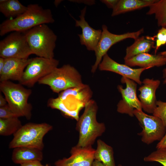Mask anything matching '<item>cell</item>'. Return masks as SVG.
I'll use <instances>...</instances> for the list:
<instances>
[{
	"label": "cell",
	"instance_id": "obj_2",
	"mask_svg": "<svg viewBox=\"0 0 166 166\" xmlns=\"http://www.w3.org/2000/svg\"><path fill=\"white\" fill-rule=\"evenodd\" d=\"M84 108L83 113L77 121L76 127L79 133L76 145L81 147L92 146L96 139L106 130L104 123L99 122L97 120L98 108L96 101L91 99Z\"/></svg>",
	"mask_w": 166,
	"mask_h": 166
},
{
	"label": "cell",
	"instance_id": "obj_17",
	"mask_svg": "<svg viewBox=\"0 0 166 166\" xmlns=\"http://www.w3.org/2000/svg\"><path fill=\"white\" fill-rule=\"evenodd\" d=\"M31 58L5 59L4 67L0 73V81L2 82L10 80L19 81L26 67Z\"/></svg>",
	"mask_w": 166,
	"mask_h": 166
},
{
	"label": "cell",
	"instance_id": "obj_34",
	"mask_svg": "<svg viewBox=\"0 0 166 166\" xmlns=\"http://www.w3.org/2000/svg\"><path fill=\"white\" fill-rule=\"evenodd\" d=\"M7 101L5 98L0 93V107L4 106L7 104Z\"/></svg>",
	"mask_w": 166,
	"mask_h": 166
},
{
	"label": "cell",
	"instance_id": "obj_37",
	"mask_svg": "<svg viewBox=\"0 0 166 166\" xmlns=\"http://www.w3.org/2000/svg\"><path fill=\"white\" fill-rule=\"evenodd\" d=\"M163 77L164 79L163 83L164 84H166V67L163 70Z\"/></svg>",
	"mask_w": 166,
	"mask_h": 166
},
{
	"label": "cell",
	"instance_id": "obj_36",
	"mask_svg": "<svg viewBox=\"0 0 166 166\" xmlns=\"http://www.w3.org/2000/svg\"><path fill=\"white\" fill-rule=\"evenodd\" d=\"M92 166H106L103 163L98 160H94Z\"/></svg>",
	"mask_w": 166,
	"mask_h": 166
},
{
	"label": "cell",
	"instance_id": "obj_24",
	"mask_svg": "<svg viewBox=\"0 0 166 166\" xmlns=\"http://www.w3.org/2000/svg\"><path fill=\"white\" fill-rule=\"evenodd\" d=\"M149 7L146 14H154L158 26L166 27V0H156Z\"/></svg>",
	"mask_w": 166,
	"mask_h": 166
},
{
	"label": "cell",
	"instance_id": "obj_12",
	"mask_svg": "<svg viewBox=\"0 0 166 166\" xmlns=\"http://www.w3.org/2000/svg\"><path fill=\"white\" fill-rule=\"evenodd\" d=\"M121 81L126 84V87L124 89L121 85L117 86V89L121 95L122 99L117 105V111L119 113L133 117L134 110H142L141 103L136 95L137 84L134 81L123 77Z\"/></svg>",
	"mask_w": 166,
	"mask_h": 166
},
{
	"label": "cell",
	"instance_id": "obj_15",
	"mask_svg": "<svg viewBox=\"0 0 166 166\" xmlns=\"http://www.w3.org/2000/svg\"><path fill=\"white\" fill-rule=\"evenodd\" d=\"M86 10L85 6L81 11L80 19H74L75 26L82 30V33L78 34L81 44L85 46L88 50L94 51L101 38L102 30H95L89 26L85 18Z\"/></svg>",
	"mask_w": 166,
	"mask_h": 166
},
{
	"label": "cell",
	"instance_id": "obj_22",
	"mask_svg": "<svg viewBox=\"0 0 166 166\" xmlns=\"http://www.w3.org/2000/svg\"><path fill=\"white\" fill-rule=\"evenodd\" d=\"M94 160L101 162L106 166H116L113 148L101 139L97 141Z\"/></svg>",
	"mask_w": 166,
	"mask_h": 166
},
{
	"label": "cell",
	"instance_id": "obj_4",
	"mask_svg": "<svg viewBox=\"0 0 166 166\" xmlns=\"http://www.w3.org/2000/svg\"><path fill=\"white\" fill-rule=\"evenodd\" d=\"M0 89L8 104L17 117H25L28 120L31 118L32 106L28 103V99L32 93L31 89L10 81L1 82Z\"/></svg>",
	"mask_w": 166,
	"mask_h": 166
},
{
	"label": "cell",
	"instance_id": "obj_18",
	"mask_svg": "<svg viewBox=\"0 0 166 166\" xmlns=\"http://www.w3.org/2000/svg\"><path fill=\"white\" fill-rule=\"evenodd\" d=\"M124 63L129 67L138 66L141 68L160 67L166 64V58L159 54L152 55L143 53L124 60Z\"/></svg>",
	"mask_w": 166,
	"mask_h": 166
},
{
	"label": "cell",
	"instance_id": "obj_11",
	"mask_svg": "<svg viewBox=\"0 0 166 166\" xmlns=\"http://www.w3.org/2000/svg\"><path fill=\"white\" fill-rule=\"evenodd\" d=\"M102 33L100 39L94 51L96 59L94 64L92 66L91 71L96 72L104 56L110 47L115 44L128 38L135 40L144 32L143 28L134 32H128L121 34H116L110 32L105 25L102 26Z\"/></svg>",
	"mask_w": 166,
	"mask_h": 166
},
{
	"label": "cell",
	"instance_id": "obj_10",
	"mask_svg": "<svg viewBox=\"0 0 166 166\" xmlns=\"http://www.w3.org/2000/svg\"><path fill=\"white\" fill-rule=\"evenodd\" d=\"M31 54L24 33L13 32L0 41V57L28 59Z\"/></svg>",
	"mask_w": 166,
	"mask_h": 166
},
{
	"label": "cell",
	"instance_id": "obj_20",
	"mask_svg": "<svg viewBox=\"0 0 166 166\" xmlns=\"http://www.w3.org/2000/svg\"><path fill=\"white\" fill-rule=\"evenodd\" d=\"M154 45V41L151 39L149 36H142L138 38L132 45L127 48L124 60L139 54L147 53L152 48H155Z\"/></svg>",
	"mask_w": 166,
	"mask_h": 166
},
{
	"label": "cell",
	"instance_id": "obj_9",
	"mask_svg": "<svg viewBox=\"0 0 166 166\" xmlns=\"http://www.w3.org/2000/svg\"><path fill=\"white\" fill-rule=\"evenodd\" d=\"M133 113L142 128L138 135L141 136L143 143L148 145L162 139L166 133V128L160 118L137 109L134 110Z\"/></svg>",
	"mask_w": 166,
	"mask_h": 166
},
{
	"label": "cell",
	"instance_id": "obj_26",
	"mask_svg": "<svg viewBox=\"0 0 166 166\" xmlns=\"http://www.w3.org/2000/svg\"><path fill=\"white\" fill-rule=\"evenodd\" d=\"M145 162H156L166 166V148H157L156 150L144 158Z\"/></svg>",
	"mask_w": 166,
	"mask_h": 166
},
{
	"label": "cell",
	"instance_id": "obj_39",
	"mask_svg": "<svg viewBox=\"0 0 166 166\" xmlns=\"http://www.w3.org/2000/svg\"><path fill=\"white\" fill-rule=\"evenodd\" d=\"M159 54L163 56L166 58V51L161 52Z\"/></svg>",
	"mask_w": 166,
	"mask_h": 166
},
{
	"label": "cell",
	"instance_id": "obj_29",
	"mask_svg": "<svg viewBox=\"0 0 166 166\" xmlns=\"http://www.w3.org/2000/svg\"><path fill=\"white\" fill-rule=\"evenodd\" d=\"M15 117H18L8 104L4 106L0 107V119H7Z\"/></svg>",
	"mask_w": 166,
	"mask_h": 166
},
{
	"label": "cell",
	"instance_id": "obj_38",
	"mask_svg": "<svg viewBox=\"0 0 166 166\" xmlns=\"http://www.w3.org/2000/svg\"><path fill=\"white\" fill-rule=\"evenodd\" d=\"M62 0H57L54 2V4L56 7H57Z\"/></svg>",
	"mask_w": 166,
	"mask_h": 166
},
{
	"label": "cell",
	"instance_id": "obj_8",
	"mask_svg": "<svg viewBox=\"0 0 166 166\" xmlns=\"http://www.w3.org/2000/svg\"><path fill=\"white\" fill-rule=\"evenodd\" d=\"M59 61L54 58L40 57L31 58L25 68L19 83L29 87H33L42 78L57 67Z\"/></svg>",
	"mask_w": 166,
	"mask_h": 166
},
{
	"label": "cell",
	"instance_id": "obj_14",
	"mask_svg": "<svg viewBox=\"0 0 166 166\" xmlns=\"http://www.w3.org/2000/svg\"><path fill=\"white\" fill-rule=\"evenodd\" d=\"M95 150L92 146L72 148L71 156L68 158L59 160L55 163V166H92L94 160Z\"/></svg>",
	"mask_w": 166,
	"mask_h": 166
},
{
	"label": "cell",
	"instance_id": "obj_13",
	"mask_svg": "<svg viewBox=\"0 0 166 166\" xmlns=\"http://www.w3.org/2000/svg\"><path fill=\"white\" fill-rule=\"evenodd\" d=\"M98 68L101 71H109L118 74L141 85L142 84L140 79L141 73L145 70L152 68L133 69L125 64H121L116 62L106 54L103 57Z\"/></svg>",
	"mask_w": 166,
	"mask_h": 166
},
{
	"label": "cell",
	"instance_id": "obj_30",
	"mask_svg": "<svg viewBox=\"0 0 166 166\" xmlns=\"http://www.w3.org/2000/svg\"><path fill=\"white\" fill-rule=\"evenodd\" d=\"M119 0H101L102 3L105 4L108 8L113 9L115 7Z\"/></svg>",
	"mask_w": 166,
	"mask_h": 166
},
{
	"label": "cell",
	"instance_id": "obj_28",
	"mask_svg": "<svg viewBox=\"0 0 166 166\" xmlns=\"http://www.w3.org/2000/svg\"><path fill=\"white\" fill-rule=\"evenodd\" d=\"M152 114L162 120L166 128V102L160 100L157 101L156 108Z\"/></svg>",
	"mask_w": 166,
	"mask_h": 166
},
{
	"label": "cell",
	"instance_id": "obj_5",
	"mask_svg": "<svg viewBox=\"0 0 166 166\" xmlns=\"http://www.w3.org/2000/svg\"><path fill=\"white\" fill-rule=\"evenodd\" d=\"M38 82L40 84L48 85L53 92L57 93L85 85L79 72L69 64L56 68L50 73L40 79Z\"/></svg>",
	"mask_w": 166,
	"mask_h": 166
},
{
	"label": "cell",
	"instance_id": "obj_33",
	"mask_svg": "<svg viewBox=\"0 0 166 166\" xmlns=\"http://www.w3.org/2000/svg\"><path fill=\"white\" fill-rule=\"evenodd\" d=\"M70 2H76L77 3H84L89 5H91L95 4V1L94 0H69Z\"/></svg>",
	"mask_w": 166,
	"mask_h": 166
},
{
	"label": "cell",
	"instance_id": "obj_35",
	"mask_svg": "<svg viewBox=\"0 0 166 166\" xmlns=\"http://www.w3.org/2000/svg\"><path fill=\"white\" fill-rule=\"evenodd\" d=\"M5 59L0 57V73L2 71L5 63Z\"/></svg>",
	"mask_w": 166,
	"mask_h": 166
},
{
	"label": "cell",
	"instance_id": "obj_32",
	"mask_svg": "<svg viewBox=\"0 0 166 166\" xmlns=\"http://www.w3.org/2000/svg\"><path fill=\"white\" fill-rule=\"evenodd\" d=\"M156 148V149L166 148V133L162 139L157 144Z\"/></svg>",
	"mask_w": 166,
	"mask_h": 166
},
{
	"label": "cell",
	"instance_id": "obj_21",
	"mask_svg": "<svg viewBox=\"0 0 166 166\" xmlns=\"http://www.w3.org/2000/svg\"><path fill=\"white\" fill-rule=\"evenodd\" d=\"M155 0H120L113 9L111 16H115L125 13L149 6Z\"/></svg>",
	"mask_w": 166,
	"mask_h": 166
},
{
	"label": "cell",
	"instance_id": "obj_31",
	"mask_svg": "<svg viewBox=\"0 0 166 166\" xmlns=\"http://www.w3.org/2000/svg\"><path fill=\"white\" fill-rule=\"evenodd\" d=\"M41 161L39 160L34 161L20 164V166H49L48 165H43Z\"/></svg>",
	"mask_w": 166,
	"mask_h": 166
},
{
	"label": "cell",
	"instance_id": "obj_23",
	"mask_svg": "<svg viewBox=\"0 0 166 166\" xmlns=\"http://www.w3.org/2000/svg\"><path fill=\"white\" fill-rule=\"evenodd\" d=\"M27 9V6L23 5L18 0H0V12L6 18H16Z\"/></svg>",
	"mask_w": 166,
	"mask_h": 166
},
{
	"label": "cell",
	"instance_id": "obj_19",
	"mask_svg": "<svg viewBox=\"0 0 166 166\" xmlns=\"http://www.w3.org/2000/svg\"><path fill=\"white\" fill-rule=\"evenodd\" d=\"M11 158L15 164H21L35 160L41 161L43 153L42 150L38 148L18 147L14 148Z\"/></svg>",
	"mask_w": 166,
	"mask_h": 166
},
{
	"label": "cell",
	"instance_id": "obj_16",
	"mask_svg": "<svg viewBox=\"0 0 166 166\" xmlns=\"http://www.w3.org/2000/svg\"><path fill=\"white\" fill-rule=\"evenodd\" d=\"M142 83L143 85L138 89L140 92L138 96L142 109L147 113L153 114L157 101L156 92L160 81L158 80L146 78Z\"/></svg>",
	"mask_w": 166,
	"mask_h": 166
},
{
	"label": "cell",
	"instance_id": "obj_3",
	"mask_svg": "<svg viewBox=\"0 0 166 166\" xmlns=\"http://www.w3.org/2000/svg\"><path fill=\"white\" fill-rule=\"evenodd\" d=\"M24 33L32 54L54 58L57 36L46 24L37 26Z\"/></svg>",
	"mask_w": 166,
	"mask_h": 166
},
{
	"label": "cell",
	"instance_id": "obj_1",
	"mask_svg": "<svg viewBox=\"0 0 166 166\" xmlns=\"http://www.w3.org/2000/svg\"><path fill=\"white\" fill-rule=\"evenodd\" d=\"M27 7L26 10L22 14L1 24V36L11 32L25 33L37 26L54 22L50 9H44L37 4H29Z\"/></svg>",
	"mask_w": 166,
	"mask_h": 166
},
{
	"label": "cell",
	"instance_id": "obj_6",
	"mask_svg": "<svg viewBox=\"0 0 166 166\" xmlns=\"http://www.w3.org/2000/svg\"><path fill=\"white\" fill-rule=\"evenodd\" d=\"M53 128L51 125L46 123H27L13 135L9 144L10 148L18 147H27L42 150L44 147V136Z\"/></svg>",
	"mask_w": 166,
	"mask_h": 166
},
{
	"label": "cell",
	"instance_id": "obj_7",
	"mask_svg": "<svg viewBox=\"0 0 166 166\" xmlns=\"http://www.w3.org/2000/svg\"><path fill=\"white\" fill-rule=\"evenodd\" d=\"M92 93L86 85L70 88L60 93L58 97L61 101V110L63 114L70 117H75L90 100Z\"/></svg>",
	"mask_w": 166,
	"mask_h": 166
},
{
	"label": "cell",
	"instance_id": "obj_40",
	"mask_svg": "<svg viewBox=\"0 0 166 166\" xmlns=\"http://www.w3.org/2000/svg\"><path fill=\"white\" fill-rule=\"evenodd\" d=\"M117 166H122L121 164H119Z\"/></svg>",
	"mask_w": 166,
	"mask_h": 166
},
{
	"label": "cell",
	"instance_id": "obj_25",
	"mask_svg": "<svg viewBox=\"0 0 166 166\" xmlns=\"http://www.w3.org/2000/svg\"><path fill=\"white\" fill-rule=\"evenodd\" d=\"M22 126L18 117L7 119H0V135L3 136L14 135Z\"/></svg>",
	"mask_w": 166,
	"mask_h": 166
},
{
	"label": "cell",
	"instance_id": "obj_27",
	"mask_svg": "<svg viewBox=\"0 0 166 166\" xmlns=\"http://www.w3.org/2000/svg\"><path fill=\"white\" fill-rule=\"evenodd\" d=\"M152 40L154 41L156 38L155 46V54L157 50L162 45L166 44V27H162L159 29L157 34L153 37H150Z\"/></svg>",
	"mask_w": 166,
	"mask_h": 166
}]
</instances>
